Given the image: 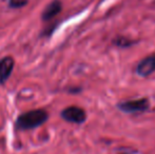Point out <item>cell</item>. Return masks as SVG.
<instances>
[{
	"mask_svg": "<svg viewBox=\"0 0 155 154\" xmlns=\"http://www.w3.org/2000/svg\"><path fill=\"white\" fill-rule=\"evenodd\" d=\"M49 118V114L45 110L37 109L28 111L18 116L16 120V127L19 130H31L45 123Z\"/></svg>",
	"mask_w": 155,
	"mask_h": 154,
	"instance_id": "1",
	"label": "cell"
},
{
	"mask_svg": "<svg viewBox=\"0 0 155 154\" xmlns=\"http://www.w3.org/2000/svg\"><path fill=\"white\" fill-rule=\"evenodd\" d=\"M117 109L126 114H139L147 112L150 109L148 98H136L119 101L116 105Z\"/></svg>",
	"mask_w": 155,
	"mask_h": 154,
	"instance_id": "2",
	"label": "cell"
},
{
	"mask_svg": "<svg viewBox=\"0 0 155 154\" xmlns=\"http://www.w3.org/2000/svg\"><path fill=\"white\" fill-rule=\"evenodd\" d=\"M61 117L68 123H78L81 125L86 121L87 113L82 108L76 107V106H71L61 111Z\"/></svg>",
	"mask_w": 155,
	"mask_h": 154,
	"instance_id": "3",
	"label": "cell"
},
{
	"mask_svg": "<svg viewBox=\"0 0 155 154\" xmlns=\"http://www.w3.org/2000/svg\"><path fill=\"white\" fill-rule=\"evenodd\" d=\"M135 72L140 77H148L155 72V53L140 60L137 64Z\"/></svg>",
	"mask_w": 155,
	"mask_h": 154,
	"instance_id": "4",
	"label": "cell"
},
{
	"mask_svg": "<svg viewBox=\"0 0 155 154\" xmlns=\"http://www.w3.org/2000/svg\"><path fill=\"white\" fill-rule=\"evenodd\" d=\"M14 69V59L12 57H4L0 60V84H5L10 78Z\"/></svg>",
	"mask_w": 155,
	"mask_h": 154,
	"instance_id": "5",
	"label": "cell"
},
{
	"mask_svg": "<svg viewBox=\"0 0 155 154\" xmlns=\"http://www.w3.org/2000/svg\"><path fill=\"white\" fill-rule=\"evenodd\" d=\"M62 10V4L59 0H54L52 1L47 8H45V11L42 12L41 18L45 21H49L51 19H53L55 16H57Z\"/></svg>",
	"mask_w": 155,
	"mask_h": 154,
	"instance_id": "6",
	"label": "cell"
},
{
	"mask_svg": "<svg viewBox=\"0 0 155 154\" xmlns=\"http://www.w3.org/2000/svg\"><path fill=\"white\" fill-rule=\"evenodd\" d=\"M134 43H136V41L132 40V39L124 37V36H118L115 39H113V44L117 48H120V49H127V48L132 47Z\"/></svg>",
	"mask_w": 155,
	"mask_h": 154,
	"instance_id": "7",
	"label": "cell"
},
{
	"mask_svg": "<svg viewBox=\"0 0 155 154\" xmlns=\"http://www.w3.org/2000/svg\"><path fill=\"white\" fill-rule=\"evenodd\" d=\"M27 3H28V0H8V5L13 8H22Z\"/></svg>",
	"mask_w": 155,
	"mask_h": 154,
	"instance_id": "8",
	"label": "cell"
},
{
	"mask_svg": "<svg viewBox=\"0 0 155 154\" xmlns=\"http://www.w3.org/2000/svg\"><path fill=\"white\" fill-rule=\"evenodd\" d=\"M120 154H132V152H131V151H130V152H129V153H127V152H123V153H120Z\"/></svg>",
	"mask_w": 155,
	"mask_h": 154,
	"instance_id": "9",
	"label": "cell"
}]
</instances>
